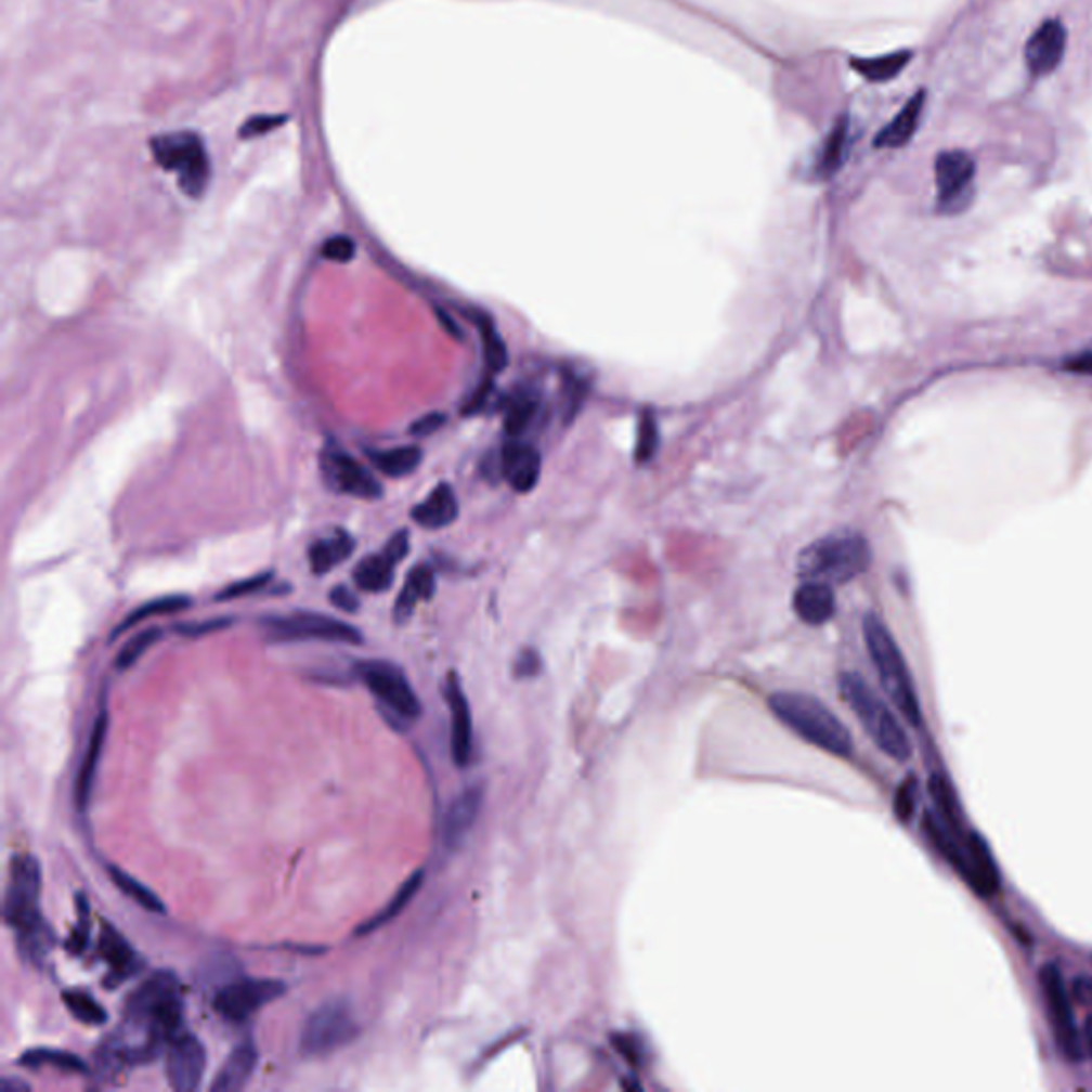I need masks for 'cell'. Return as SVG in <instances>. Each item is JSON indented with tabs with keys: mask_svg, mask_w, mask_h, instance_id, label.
<instances>
[{
	"mask_svg": "<svg viewBox=\"0 0 1092 1092\" xmlns=\"http://www.w3.org/2000/svg\"><path fill=\"white\" fill-rule=\"evenodd\" d=\"M772 715L803 741L838 757L854 751V741L847 726L811 693L777 691L768 698Z\"/></svg>",
	"mask_w": 1092,
	"mask_h": 1092,
	"instance_id": "obj_3",
	"label": "cell"
},
{
	"mask_svg": "<svg viewBox=\"0 0 1092 1092\" xmlns=\"http://www.w3.org/2000/svg\"><path fill=\"white\" fill-rule=\"evenodd\" d=\"M446 422V416L440 414V412H433V414H427V416H420L412 427H410V433L412 435H431L435 433L442 425Z\"/></svg>",
	"mask_w": 1092,
	"mask_h": 1092,
	"instance_id": "obj_50",
	"label": "cell"
},
{
	"mask_svg": "<svg viewBox=\"0 0 1092 1092\" xmlns=\"http://www.w3.org/2000/svg\"><path fill=\"white\" fill-rule=\"evenodd\" d=\"M1080 1043H1082V1052L1084 1056L1092 1058V1014L1087 1016V1020L1082 1024L1080 1028Z\"/></svg>",
	"mask_w": 1092,
	"mask_h": 1092,
	"instance_id": "obj_53",
	"label": "cell"
},
{
	"mask_svg": "<svg viewBox=\"0 0 1092 1092\" xmlns=\"http://www.w3.org/2000/svg\"><path fill=\"white\" fill-rule=\"evenodd\" d=\"M422 877H425V873H422V871L412 873L408 880L402 884V887L395 892V896L387 902V907H382L376 915H372L369 920H365V922L356 928V935H361V937H363V935H369V933H374V931L382 928L385 924L393 922V920H395V918H398V915H400V913L408 907L410 900L416 896L418 887L422 884Z\"/></svg>",
	"mask_w": 1092,
	"mask_h": 1092,
	"instance_id": "obj_31",
	"label": "cell"
},
{
	"mask_svg": "<svg viewBox=\"0 0 1092 1092\" xmlns=\"http://www.w3.org/2000/svg\"><path fill=\"white\" fill-rule=\"evenodd\" d=\"M273 581V572H263V574H257V576H250V578H244V581H237L229 587H224L216 600L218 602H226V600H235V598H244V596H250V594H257L261 589H265L270 583Z\"/></svg>",
	"mask_w": 1092,
	"mask_h": 1092,
	"instance_id": "obj_44",
	"label": "cell"
},
{
	"mask_svg": "<svg viewBox=\"0 0 1092 1092\" xmlns=\"http://www.w3.org/2000/svg\"><path fill=\"white\" fill-rule=\"evenodd\" d=\"M359 1032L350 1005L341 999L327 1001L303 1024L299 1050L303 1056H325L350 1043Z\"/></svg>",
	"mask_w": 1092,
	"mask_h": 1092,
	"instance_id": "obj_10",
	"label": "cell"
},
{
	"mask_svg": "<svg viewBox=\"0 0 1092 1092\" xmlns=\"http://www.w3.org/2000/svg\"><path fill=\"white\" fill-rule=\"evenodd\" d=\"M321 252L334 263H350L356 255V244L348 235H334L323 244Z\"/></svg>",
	"mask_w": 1092,
	"mask_h": 1092,
	"instance_id": "obj_46",
	"label": "cell"
},
{
	"mask_svg": "<svg viewBox=\"0 0 1092 1092\" xmlns=\"http://www.w3.org/2000/svg\"><path fill=\"white\" fill-rule=\"evenodd\" d=\"M962 849V867L958 873L979 896H994L1001 887V875L990 845L981 834L968 832Z\"/></svg>",
	"mask_w": 1092,
	"mask_h": 1092,
	"instance_id": "obj_17",
	"label": "cell"
},
{
	"mask_svg": "<svg viewBox=\"0 0 1092 1092\" xmlns=\"http://www.w3.org/2000/svg\"><path fill=\"white\" fill-rule=\"evenodd\" d=\"M356 675L367 689L378 698L382 713L395 719L410 722L420 715V702L406 675L391 662L367 660L356 664Z\"/></svg>",
	"mask_w": 1092,
	"mask_h": 1092,
	"instance_id": "obj_9",
	"label": "cell"
},
{
	"mask_svg": "<svg viewBox=\"0 0 1092 1092\" xmlns=\"http://www.w3.org/2000/svg\"><path fill=\"white\" fill-rule=\"evenodd\" d=\"M154 160L178 176V184L184 195L197 199L209 184L211 167L205 150L204 139L191 131H176L152 139Z\"/></svg>",
	"mask_w": 1092,
	"mask_h": 1092,
	"instance_id": "obj_7",
	"label": "cell"
},
{
	"mask_svg": "<svg viewBox=\"0 0 1092 1092\" xmlns=\"http://www.w3.org/2000/svg\"><path fill=\"white\" fill-rule=\"evenodd\" d=\"M17 1063L22 1067H28V1069L54 1067V1069L67 1071V1074H86L88 1071V1065L77 1054H70V1052H65V1050H52V1048L28 1050V1052H24L20 1056Z\"/></svg>",
	"mask_w": 1092,
	"mask_h": 1092,
	"instance_id": "obj_33",
	"label": "cell"
},
{
	"mask_svg": "<svg viewBox=\"0 0 1092 1092\" xmlns=\"http://www.w3.org/2000/svg\"><path fill=\"white\" fill-rule=\"evenodd\" d=\"M838 691L880 751L900 764L911 759L913 745L909 734L892 706L869 682L856 673H843L838 677Z\"/></svg>",
	"mask_w": 1092,
	"mask_h": 1092,
	"instance_id": "obj_5",
	"label": "cell"
},
{
	"mask_svg": "<svg viewBox=\"0 0 1092 1092\" xmlns=\"http://www.w3.org/2000/svg\"><path fill=\"white\" fill-rule=\"evenodd\" d=\"M794 611L809 625L828 623L836 613V598L832 585L807 581L794 594Z\"/></svg>",
	"mask_w": 1092,
	"mask_h": 1092,
	"instance_id": "obj_26",
	"label": "cell"
},
{
	"mask_svg": "<svg viewBox=\"0 0 1092 1092\" xmlns=\"http://www.w3.org/2000/svg\"><path fill=\"white\" fill-rule=\"evenodd\" d=\"M263 625L270 640L275 642H288V640H329L348 645L363 642V634L354 625L327 614L295 613L268 616L263 619Z\"/></svg>",
	"mask_w": 1092,
	"mask_h": 1092,
	"instance_id": "obj_11",
	"label": "cell"
},
{
	"mask_svg": "<svg viewBox=\"0 0 1092 1092\" xmlns=\"http://www.w3.org/2000/svg\"><path fill=\"white\" fill-rule=\"evenodd\" d=\"M329 600H332L334 607H338L343 613H356L359 611V598L348 587H343V585L334 587Z\"/></svg>",
	"mask_w": 1092,
	"mask_h": 1092,
	"instance_id": "obj_51",
	"label": "cell"
},
{
	"mask_svg": "<svg viewBox=\"0 0 1092 1092\" xmlns=\"http://www.w3.org/2000/svg\"><path fill=\"white\" fill-rule=\"evenodd\" d=\"M352 550H354V538L343 530H336L334 536L323 538V541L310 546L308 555H310L312 572L316 576L332 572L336 566H340L341 561H346L352 555Z\"/></svg>",
	"mask_w": 1092,
	"mask_h": 1092,
	"instance_id": "obj_30",
	"label": "cell"
},
{
	"mask_svg": "<svg viewBox=\"0 0 1092 1092\" xmlns=\"http://www.w3.org/2000/svg\"><path fill=\"white\" fill-rule=\"evenodd\" d=\"M1039 986L1045 1003V1016L1050 1023L1052 1037L1056 1041V1048L1067 1061H1082V1043H1080V1028L1076 1024L1074 1016V1003L1069 997V990L1065 986L1063 973L1056 964H1043L1039 968Z\"/></svg>",
	"mask_w": 1092,
	"mask_h": 1092,
	"instance_id": "obj_8",
	"label": "cell"
},
{
	"mask_svg": "<svg viewBox=\"0 0 1092 1092\" xmlns=\"http://www.w3.org/2000/svg\"><path fill=\"white\" fill-rule=\"evenodd\" d=\"M864 632V642L869 658L877 671V677L882 682V689L889 700V704L915 728L922 726V706L918 698V689L911 677V671L907 666V660L894 640L889 627L877 616V614H867L862 623Z\"/></svg>",
	"mask_w": 1092,
	"mask_h": 1092,
	"instance_id": "obj_4",
	"label": "cell"
},
{
	"mask_svg": "<svg viewBox=\"0 0 1092 1092\" xmlns=\"http://www.w3.org/2000/svg\"><path fill=\"white\" fill-rule=\"evenodd\" d=\"M2 1092H17V1091H30V1087L22 1080H11V1078H4L2 1080Z\"/></svg>",
	"mask_w": 1092,
	"mask_h": 1092,
	"instance_id": "obj_54",
	"label": "cell"
},
{
	"mask_svg": "<svg viewBox=\"0 0 1092 1092\" xmlns=\"http://www.w3.org/2000/svg\"><path fill=\"white\" fill-rule=\"evenodd\" d=\"M284 992L286 984L277 979H231L216 992L213 1007L222 1018L231 1023H244L261 1012L268 1003L280 999Z\"/></svg>",
	"mask_w": 1092,
	"mask_h": 1092,
	"instance_id": "obj_12",
	"label": "cell"
},
{
	"mask_svg": "<svg viewBox=\"0 0 1092 1092\" xmlns=\"http://www.w3.org/2000/svg\"><path fill=\"white\" fill-rule=\"evenodd\" d=\"M321 470L325 482L338 493L361 499L382 497V484L341 448L327 446L323 451Z\"/></svg>",
	"mask_w": 1092,
	"mask_h": 1092,
	"instance_id": "obj_14",
	"label": "cell"
},
{
	"mask_svg": "<svg viewBox=\"0 0 1092 1092\" xmlns=\"http://www.w3.org/2000/svg\"><path fill=\"white\" fill-rule=\"evenodd\" d=\"M109 877L125 896L135 900L136 905H141L143 909L154 911V913H165L162 900L150 887L143 886L141 882H136L135 877H131L127 871H122L118 867H109Z\"/></svg>",
	"mask_w": 1092,
	"mask_h": 1092,
	"instance_id": "obj_37",
	"label": "cell"
},
{
	"mask_svg": "<svg viewBox=\"0 0 1092 1092\" xmlns=\"http://www.w3.org/2000/svg\"><path fill=\"white\" fill-rule=\"evenodd\" d=\"M1089 988H1091V997H1092V979H1089Z\"/></svg>",
	"mask_w": 1092,
	"mask_h": 1092,
	"instance_id": "obj_55",
	"label": "cell"
},
{
	"mask_svg": "<svg viewBox=\"0 0 1092 1092\" xmlns=\"http://www.w3.org/2000/svg\"><path fill=\"white\" fill-rule=\"evenodd\" d=\"M847 145H849V122L847 118H841L819 152L818 173L821 178H830L841 169L843 160L847 158Z\"/></svg>",
	"mask_w": 1092,
	"mask_h": 1092,
	"instance_id": "obj_34",
	"label": "cell"
},
{
	"mask_svg": "<svg viewBox=\"0 0 1092 1092\" xmlns=\"http://www.w3.org/2000/svg\"><path fill=\"white\" fill-rule=\"evenodd\" d=\"M911 61V52H896L882 58H871V61H851V67L856 68L862 77L869 81H887L896 77L907 63Z\"/></svg>",
	"mask_w": 1092,
	"mask_h": 1092,
	"instance_id": "obj_38",
	"label": "cell"
},
{
	"mask_svg": "<svg viewBox=\"0 0 1092 1092\" xmlns=\"http://www.w3.org/2000/svg\"><path fill=\"white\" fill-rule=\"evenodd\" d=\"M160 636H162V629H160V627H147V629L139 632L136 636H133V638H131V640H129V642L120 649V653H118V658H116V668H120V671L131 668V666L135 664L136 660H141V658H143V653H145L152 645H156V642L160 640Z\"/></svg>",
	"mask_w": 1092,
	"mask_h": 1092,
	"instance_id": "obj_41",
	"label": "cell"
},
{
	"mask_svg": "<svg viewBox=\"0 0 1092 1092\" xmlns=\"http://www.w3.org/2000/svg\"><path fill=\"white\" fill-rule=\"evenodd\" d=\"M367 457L382 474L402 478L408 477L420 466L422 451L418 446H400L391 451H369Z\"/></svg>",
	"mask_w": 1092,
	"mask_h": 1092,
	"instance_id": "obj_32",
	"label": "cell"
},
{
	"mask_svg": "<svg viewBox=\"0 0 1092 1092\" xmlns=\"http://www.w3.org/2000/svg\"><path fill=\"white\" fill-rule=\"evenodd\" d=\"M99 950H101V958L109 964V977L105 979V984L109 988L127 981L129 977H133L136 971L143 966V962L139 960L135 950L129 946V941L112 924H103Z\"/></svg>",
	"mask_w": 1092,
	"mask_h": 1092,
	"instance_id": "obj_22",
	"label": "cell"
},
{
	"mask_svg": "<svg viewBox=\"0 0 1092 1092\" xmlns=\"http://www.w3.org/2000/svg\"><path fill=\"white\" fill-rule=\"evenodd\" d=\"M410 550V534L400 530L391 536L380 552L365 557L354 568V583L367 594H382L393 585L395 568L406 559Z\"/></svg>",
	"mask_w": 1092,
	"mask_h": 1092,
	"instance_id": "obj_16",
	"label": "cell"
},
{
	"mask_svg": "<svg viewBox=\"0 0 1092 1092\" xmlns=\"http://www.w3.org/2000/svg\"><path fill=\"white\" fill-rule=\"evenodd\" d=\"M924 101L926 92L920 90L915 96L909 99V103L896 114V118L887 125L886 129L875 139V145L880 147H900L911 141L913 133L920 127V118L924 112Z\"/></svg>",
	"mask_w": 1092,
	"mask_h": 1092,
	"instance_id": "obj_27",
	"label": "cell"
},
{
	"mask_svg": "<svg viewBox=\"0 0 1092 1092\" xmlns=\"http://www.w3.org/2000/svg\"><path fill=\"white\" fill-rule=\"evenodd\" d=\"M928 794L935 807V818L939 819L955 838H964L962 830V816H960V805L955 801V792L950 785V781L941 772H933L928 779Z\"/></svg>",
	"mask_w": 1092,
	"mask_h": 1092,
	"instance_id": "obj_29",
	"label": "cell"
},
{
	"mask_svg": "<svg viewBox=\"0 0 1092 1092\" xmlns=\"http://www.w3.org/2000/svg\"><path fill=\"white\" fill-rule=\"evenodd\" d=\"M536 408H538V398L532 391H519L508 402V408H506V425H504L506 433L512 438L521 435L530 427V422L534 420Z\"/></svg>",
	"mask_w": 1092,
	"mask_h": 1092,
	"instance_id": "obj_36",
	"label": "cell"
},
{
	"mask_svg": "<svg viewBox=\"0 0 1092 1092\" xmlns=\"http://www.w3.org/2000/svg\"><path fill=\"white\" fill-rule=\"evenodd\" d=\"M1063 369L1065 372H1071V374H1082V376H1092V350H1087V352H1080L1071 359H1067L1063 363Z\"/></svg>",
	"mask_w": 1092,
	"mask_h": 1092,
	"instance_id": "obj_52",
	"label": "cell"
},
{
	"mask_svg": "<svg viewBox=\"0 0 1092 1092\" xmlns=\"http://www.w3.org/2000/svg\"><path fill=\"white\" fill-rule=\"evenodd\" d=\"M284 122H286V116H255L239 129V136L252 139V136L265 135L268 131H273L275 127H280Z\"/></svg>",
	"mask_w": 1092,
	"mask_h": 1092,
	"instance_id": "obj_48",
	"label": "cell"
},
{
	"mask_svg": "<svg viewBox=\"0 0 1092 1092\" xmlns=\"http://www.w3.org/2000/svg\"><path fill=\"white\" fill-rule=\"evenodd\" d=\"M658 444H660V431H658V422H655V416L645 410L642 416H640V422H638V438H636V461L638 464H647L655 451H658Z\"/></svg>",
	"mask_w": 1092,
	"mask_h": 1092,
	"instance_id": "obj_42",
	"label": "cell"
},
{
	"mask_svg": "<svg viewBox=\"0 0 1092 1092\" xmlns=\"http://www.w3.org/2000/svg\"><path fill=\"white\" fill-rule=\"evenodd\" d=\"M233 623V619H209V621H199V623H178L176 625V632L182 634V636H191V638H199V636H205V634H211V632H218V629H224Z\"/></svg>",
	"mask_w": 1092,
	"mask_h": 1092,
	"instance_id": "obj_47",
	"label": "cell"
},
{
	"mask_svg": "<svg viewBox=\"0 0 1092 1092\" xmlns=\"http://www.w3.org/2000/svg\"><path fill=\"white\" fill-rule=\"evenodd\" d=\"M446 702L451 711V751L453 759L457 766H468L472 759L474 750V734H472V713L468 698L464 693V687L457 679V675H451L446 681Z\"/></svg>",
	"mask_w": 1092,
	"mask_h": 1092,
	"instance_id": "obj_19",
	"label": "cell"
},
{
	"mask_svg": "<svg viewBox=\"0 0 1092 1092\" xmlns=\"http://www.w3.org/2000/svg\"><path fill=\"white\" fill-rule=\"evenodd\" d=\"M538 673H541V655L532 649L521 651L515 662V677L517 679H532Z\"/></svg>",
	"mask_w": 1092,
	"mask_h": 1092,
	"instance_id": "obj_49",
	"label": "cell"
},
{
	"mask_svg": "<svg viewBox=\"0 0 1092 1092\" xmlns=\"http://www.w3.org/2000/svg\"><path fill=\"white\" fill-rule=\"evenodd\" d=\"M204 1043L193 1035L182 1030L167 1045V1080L169 1087L178 1092H193L202 1087L205 1065H207Z\"/></svg>",
	"mask_w": 1092,
	"mask_h": 1092,
	"instance_id": "obj_15",
	"label": "cell"
},
{
	"mask_svg": "<svg viewBox=\"0 0 1092 1092\" xmlns=\"http://www.w3.org/2000/svg\"><path fill=\"white\" fill-rule=\"evenodd\" d=\"M918 807V779L915 775H909L907 779L900 781L896 794H894V814L900 823H909Z\"/></svg>",
	"mask_w": 1092,
	"mask_h": 1092,
	"instance_id": "obj_43",
	"label": "cell"
},
{
	"mask_svg": "<svg viewBox=\"0 0 1092 1092\" xmlns=\"http://www.w3.org/2000/svg\"><path fill=\"white\" fill-rule=\"evenodd\" d=\"M184 1001L178 977L158 971L147 977L127 1001L125 1023L116 1039L105 1045L103 1061L114 1069L152 1061L184 1028Z\"/></svg>",
	"mask_w": 1092,
	"mask_h": 1092,
	"instance_id": "obj_1",
	"label": "cell"
},
{
	"mask_svg": "<svg viewBox=\"0 0 1092 1092\" xmlns=\"http://www.w3.org/2000/svg\"><path fill=\"white\" fill-rule=\"evenodd\" d=\"M1067 50V30L1061 20L1043 22L1024 48V58L1028 70L1035 77H1043L1063 63Z\"/></svg>",
	"mask_w": 1092,
	"mask_h": 1092,
	"instance_id": "obj_18",
	"label": "cell"
},
{
	"mask_svg": "<svg viewBox=\"0 0 1092 1092\" xmlns=\"http://www.w3.org/2000/svg\"><path fill=\"white\" fill-rule=\"evenodd\" d=\"M435 594V574L429 566H416L406 578L404 583V589L400 592L398 596V602H395V611H393V616L398 623H404L408 621L414 609L418 607V602H425V600H431V596Z\"/></svg>",
	"mask_w": 1092,
	"mask_h": 1092,
	"instance_id": "obj_28",
	"label": "cell"
},
{
	"mask_svg": "<svg viewBox=\"0 0 1092 1092\" xmlns=\"http://www.w3.org/2000/svg\"><path fill=\"white\" fill-rule=\"evenodd\" d=\"M63 1001L67 1005L68 1012L79 1020V1023L99 1026L107 1023V1012L103 1005L88 992L83 990H65Z\"/></svg>",
	"mask_w": 1092,
	"mask_h": 1092,
	"instance_id": "obj_40",
	"label": "cell"
},
{
	"mask_svg": "<svg viewBox=\"0 0 1092 1092\" xmlns=\"http://www.w3.org/2000/svg\"><path fill=\"white\" fill-rule=\"evenodd\" d=\"M257 1063H259V1052L250 1041L235 1048L229 1054L222 1069L218 1071V1076L213 1078L209 1089L213 1092H237L246 1089V1084L250 1082V1078L255 1074Z\"/></svg>",
	"mask_w": 1092,
	"mask_h": 1092,
	"instance_id": "obj_25",
	"label": "cell"
},
{
	"mask_svg": "<svg viewBox=\"0 0 1092 1092\" xmlns=\"http://www.w3.org/2000/svg\"><path fill=\"white\" fill-rule=\"evenodd\" d=\"M482 798H484L482 788L472 785L464 790L446 809L442 821V838L448 849H457L474 828L478 814L482 809Z\"/></svg>",
	"mask_w": 1092,
	"mask_h": 1092,
	"instance_id": "obj_21",
	"label": "cell"
},
{
	"mask_svg": "<svg viewBox=\"0 0 1092 1092\" xmlns=\"http://www.w3.org/2000/svg\"><path fill=\"white\" fill-rule=\"evenodd\" d=\"M871 566V546L862 534L838 532L819 538L798 557V574L816 583H849Z\"/></svg>",
	"mask_w": 1092,
	"mask_h": 1092,
	"instance_id": "obj_6",
	"label": "cell"
},
{
	"mask_svg": "<svg viewBox=\"0 0 1092 1092\" xmlns=\"http://www.w3.org/2000/svg\"><path fill=\"white\" fill-rule=\"evenodd\" d=\"M107 724H109L107 711H101L99 717H96V722H94V728H92V734H90V741H88V748H86V755H83V762L79 766V775H77V781H75V805L79 809H86L88 803H90L96 766H99L101 751H103L105 737H107Z\"/></svg>",
	"mask_w": 1092,
	"mask_h": 1092,
	"instance_id": "obj_24",
	"label": "cell"
},
{
	"mask_svg": "<svg viewBox=\"0 0 1092 1092\" xmlns=\"http://www.w3.org/2000/svg\"><path fill=\"white\" fill-rule=\"evenodd\" d=\"M77 913H79V924L70 931L67 939V950L70 954H81L88 946L90 937V918H88V900L77 894Z\"/></svg>",
	"mask_w": 1092,
	"mask_h": 1092,
	"instance_id": "obj_45",
	"label": "cell"
},
{
	"mask_svg": "<svg viewBox=\"0 0 1092 1092\" xmlns=\"http://www.w3.org/2000/svg\"><path fill=\"white\" fill-rule=\"evenodd\" d=\"M935 178L939 209L948 213L960 211L973 197L975 160L962 150L941 152L935 160Z\"/></svg>",
	"mask_w": 1092,
	"mask_h": 1092,
	"instance_id": "obj_13",
	"label": "cell"
},
{
	"mask_svg": "<svg viewBox=\"0 0 1092 1092\" xmlns=\"http://www.w3.org/2000/svg\"><path fill=\"white\" fill-rule=\"evenodd\" d=\"M477 325L480 338H482V348H484V361H486L489 369L491 372H502L508 365L506 343L497 336V329H495V325L491 323L489 316L478 314Z\"/></svg>",
	"mask_w": 1092,
	"mask_h": 1092,
	"instance_id": "obj_39",
	"label": "cell"
},
{
	"mask_svg": "<svg viewBox=\"0 0 1092 1092\" xmlns=\"http://www.w3.org/2000/svg\"><path fill=\"white\" fill-rule=\"evenodd\" d=\"M4 922L15 931L20 954L41 964L54 948V931L41 913V867L35 856L15 854L4 894Z\"/></svg>",
	"mask_w": 1092,
	"mask_h": 1092,
	"instance_id": "obj_2",
	"label": "cell"
},
{
	"mask_svg": "<svg viewBox=\"0 0 1092 1092\" xmlns=\"http://www.w3.org/2000/svg\"><path fill=\"white\" fill-rule=\"evenodd\" d=\"M191 604H193V600H191L188 596H165V598L150 600V602H145V604L136 607L135 611L129 614V616H127V619H125V621H122V623L114 629L112 640H114L118 634H122V632L131 629L133 625L141 623V621H145V619H152V616H158V614L182 613V611L191 609Z\"/></svg>",
	"mask_w": 1092,
	"mask_h": 1092,
	"instance_id": "obj_35",
	"label": "cell"
},
{
	"mask_svg": "<svg viewBox=\"0 0 1092 1092\" xmlns=\"http://www.w3.org/2000/svg\"><path fill=\"white\" fill-rule=\"evenodd\" d=\"M459 515L457 495L448 484H438L418 506L412 508V519L427 530H442Z\"/></svg>",
	"mask_w": 1092,
	"mask_h": 1092,
	"instance_id": "obj_23",
	"label": "cell"
},
{
	"mask_svg": "<svg viewBox=\"0 0 1092 1092\" xmlns=\"http://www.w3.org/2000/svg\"><path fill=\"white\" fill-rule=\"evenodd\" d=\"M541 468H543L541 453L532 444L512 440L504 446L502 474L515 491L519 493L532 491L541 480Z\"/></svg>",
	"mask_w": 1092,
	"mask_h": 1092,
	"instance_id": "obj_20",
	"label": "cell"
}]
</instances>
